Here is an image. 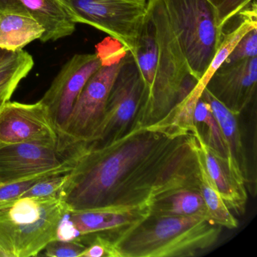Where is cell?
Here are the masks:
<instances>
[{"label": "cell", "mask_w": 257, "mask_h": 257, "mask_svg": "<svg viewBox=\"0 0 257 257\" xmlns=\"http://www.w3.org/2000/svg\"><path fill=\"white\" fill-rule=\"evenodd\" d=\"M96 48L103 63L85 84L60 135L59 147L63 151L72 153L92 142L104 116L114 81L128 52L111 37Z\"/></svg>", "instance_id": "5b68a950"}, {"label": "cell", "mask_w": 257, "mask_h": 257, "mask_svg": "<svg viewBox=\"0 0 257 257\" xmlns=\"http://www.w3.org/2000/svg\"><path fill=\"white\" fill-rule=\"evenodd\" d=\"M84 149L69 153L37 143L0 146V183L70 172Z\"/></svg>", "instance_id": "9c48e42d"}, {"label": "cell", "mask_w": 257, "mask_h": 257, "mask_svg": "<svg viewBox=\"0 0 257 257\" xmlns=\"http://www.w3.org/2000/svg\"><path fill=\"white\" fill-rule=\"evenodd\" d=\"M192 134L172 138L135 125L126 135L80 153L61 195L70 210L136 206L181 188H199Z\"/></svg>", "instance_id": "6da1fadb"}, {"label": "cell", "mask_w": 257, "mask_h": 257, "mask_svg": "<svg viewBox=\"0 0 257 257\" xmlns=\"http://www.w3.org/2000/svg\"><path fill=\"white\" fill-rule=\"evenodd\" d=\"M203 91L197 84L186 98L177 102L162 119L148 127L172 138L193 133L198 129L194 118L195 106Z\"/></svg>", "instance_id": "d6986e66"}, {"label": "cell", "mask_w": 257, "mask_h": 257, "mask_svg": "<svg viewBox=\"0 0 257 257\" xmlns=\"http://www.w3.org/2000/svg\"><path fill=\"white\" fill-rule=\"evenodd\" d=\"M257 55V28L246 33L230 53L223 64H231Z\"/></svg>", "instance_id": "d4e9b609"}, {"label": "cell", "mask_w": 257, "mask_h": 257, "mask_svg": "<svg viewBox=\"0 0 257 257\" xmlns=\"http://www.w3.org/2000/svg\"><path fill=\"white\" fill-rule=\"evenodd\" d=\"M199 153V150H198ZM199 189L212 222L229 229L237 228L238 222L210 180L200 156Z\"/></svg>", "instance_id": "44dd1931"}, {"label": "cell", "mask_w": 257, "mask_h": 257, "mask_svg": "<svg viewBox=\"0 0 257 257\" xmlns=\"http://www.w3.org/2000/svg\"><path fill=\"white\" fill-rule=\"evenodd\" d=\"M210 4L216 6L219 10V22L221 27L225 25L244 11L248 7L255 3V0H207Z\"/></svg>", "instance_id": "484cf974"}, {"label": "cell", "mask_w": 257, "mask_h": 257, "mask_svg": "<svg viewBox=\"0 0 257 257\" xmlns=\"http://www.w3.org/2000/svg\"><path fill=\"white\" fill-rule=\"evenodd\" d=\"M192 135L196 138L203 165L213 186L230 210L243 214L247 202L243 174L231 168L228 159L219 156L204 143L198 129Z\"/></svg>", "instance_id": "5bb4252c"}, {"label": "cell", "mask_w": 257, "mask_h": 257, "mask_svg": "<svg viewBox=\"0 0 257 257\" xmlns=\"http://www.w3.org/2000/svg\"><path fill=\"white\" fill-rule=\"evenodd\" d=\"M151 204L70 210L66 218L76 237L100 234L112 240L150 216Z\"/></svg>", "instance_id": "4fadbf2b"}, {"label": "cell", "mask_w": 257, "mask_h": 257, "mask_svg": "<svg viewBox=\"0 0 257 257\" xmlns=\"http://www.w3.org/2000/svg\"><path fill=\"white\" fill-rule=\"evenodd\" d=\"M1 185H3V184H1V183H0V186H1Z\"/></svg>", "instance_id": "f546056e"}, {"label": "cell", "mask_w": 257, "mask_h": 257, "mask_svg": "<svg viewBox=\"0 0 257 257\" xmlns=\"http://www.w3.org/2000/svg\"><path fill=\"white\" fill-rule=\"evenodd\" d=\"M3 104H0V106H2Z\"/></svg>", "instance_id": "f1b7e54d"}, {"label": "cell", "mask_w": 257, "mask_h": 257, "mask_svg": "<svg viewBox=\"0 0 257 257\" xmlns=\"http://www.w3.org/2000/svg\"><path fill=\"white\" fill-rule=\"evenodd\" d=\"M7 12L28 15L43 25V43L65 38L76 31V24L58 0H0V14Z\"/></svg>", "instance_id": "9a60e30c"}, {"label": "cell", "mask_w": 257, "mask_h": 257, "mask_svg": "<svg viewBox=\"0 0 257 257\" xmlns=\"http://www.w3.org/2000/svg\"><path fill=\"white\" fill-rule=\"evenodd\" d=\"M201 97L210 104L219 123L228 149L229 163L231 168L241 172L246 180V183H249V168L237 118L239 115L227 109L206 88L203 91Z\"/></svg>", "instance_id": "2e32d148"}, {"label": "cell", "mask_w": 257, "mask_h": 257, "mask_svg": "<svg viewBox=\"0 0 257 257\" xmlns=\"http://www.w3.org/2000/svg\"><path fill=\"white\" fill-rule=\"evenodd\" d=\"M257 57L222 64L205 88L227 109L240 115L256 95Z\"/></svg>", "instance_id": "7c38bea8"}, {"label": "cell", "mask_w": 257, "mask_h": 257, "mask_svg": "<svg viewBox=\"0 0 257 257\" xmlns=\"http://www.w3.org/2000/svg\"><path fill=\"white\" fill-rule=\"evenodd\" d=\"M13 53H14V52H9V51L0 49V64L4 62L7 58H10Z\"/></svg>", "instance_id": "83f0119b"}, {"label": "cell", "mask_w": 257, "mask_h": 257, "mask_svg": "<svg viewBox=\"0 0 257 257\" xmlns=\"http://www.w3.org/2000/svg\"><path fill=\"white\" fill-rule=\"evenodd\" d=\"M50 177V176H49ZM47 177H39L0 186V202L19 198L29 190L36 183Z\"/></svg>", "instance_id": "4316f807"}, {"label": "cell", "mask_w": 257, "mask_h": 257, "mask_svg": "<svg viewBox=\"0 0 257 257\" xmlns=\"http://www.w3.org/2000/svg\"><path fill=\"white\" fill-rule=\"evenodd\" d=\"M144 83L138 65L127 52L109 93L104 116L89 145L112 142L130 132L141 107Z\"/></svg>", "instance_id": "ba28073f"}, {"label": "cell", "mask_w": 257, "mask_h": 257, "mask_svg": "<svg viewBox=\"0 0 257 257\" xmlns=\"http://www.w3.org/2000/svg\"><path fill=\"white\" fill-rule=\"evenodd\" d=\"M70 172L45 177L21 197L61 198L68 183Z\"/></svg>", "instance_id": "603a6c76"}, {"label": "cell", "mask_w": 257, "mask_h": 257, "mask_svg": "<svg viewBox=\"0 0 257 257\" xmlns=\"http://www.w3.org/2000/svg\"><path fill=\"white\" fill-rule=\"evenodd\" d=\"M32 55L26 51L14 52L0 64V104L9 101L20 82L34 67Z\"/></svg>", "instance_id": "ffe728a7"}, {"label": "cell", "mask_w": 257, "mask_h": 257, "mask_svg": "<svg viewBox=\"0 0 257 257\" xmlns=\"http://www.w3.org/2000/svg\"><path fill=\"white\" fill-rule=\"evenodd\" d=\"M75 23L89 25L121 43L130 53L147 17L146 0H58Z\"/></svg>", "instance_id": "52a82bcc"}, {"label": "cell", "mask_w": 257, "mask_h": 257, "mask_svg": "<svg viewBox=\"0 0 257 257\" xmlns=\"http://www.w3.org/2000/svg\"><path fill=\"white\" fill-rule=\"evenodd\" d=\"M191 75L199 82L224 34L219 10L207 0H165Z\"/></svg>", "instance_id": "8992f818"}, {"label": "cell", "mask_w": 257, "mask_h": 257, "mask_svg": "<svg viewBox=\"0 0 257 257\" xmlns=\"http://www.w3.org/2000/svg\"><path fill=\"white\" fill-rule=\"evenodd\" d=\"M146 1H147V0H146Z\"/></svg>", "instance_id": "4dcf8cb0"}, {"label": "cell", "mask_w": 257, "mask_h": 257, "mask_svg": "<svg viewBox=\"0 0 257 257\" xmlns=\"http://www.w3.org/2000/svg\"><path fill=\"white\" fill-rule=\"evenodd\" d=\"M45 28L34 18L22 13L0 14V49L16 52L37 40H41Z\"/></svg>", "instance_id": "e0dca14e"}, {"label": "cell", "mask_w": 257, "mask_h": 257, "mask_svg": "<svg viewBox=\"0 0 257 257\" xmlns=\"http://www.w3.org/2000/svg\"><path fill=\"white\" fill-rule=\"evenodd\" d=\"M222 228L199 216L150 214L115 238L107 240L112 257L195 256L215 245Z\"/></svg>", "instance_id": "7a4b0ae2"}, {"label": "cell", "mask_w": 257, "mask_h": 257, "mask_svg": "<svg viewBox=\"0 0 257 257\" xmlns=\"http://www.w3.org/2000/svg\"><path fill=\"white\" fill-rule=\"evenodd\" d=\"M147 14L154 28L158 59L151 91L140 107L134 124L143 127L162 119L198 83L189 71L165 0H147Z\"/></svg>", "instance_id": "3957f363"}, {"label": "cell", "mask_w": 257, "mask_h": 257, "mask_svg": "<svg viewBox=\"0 0 257 257\" xmlns=\"http://www.w3.org/2000/svg\"><path fill=\"white\" fill-rule=\"evenodd\" d=\"M102 63L97 52L75 55L63 66L40 100L47 106L59 136L81 91Z\"/></svg>", "instance_id": "8fae6325"}, {"label": "cell", "mask_w": 257, "mask_h": 257, "mask_svg": "<svg viewBox=\"0 0 257 257\" xmlns=\"http://www.w3.org/2000/svg\"><path fill=\"white\" fill-rule=\"evenodd\" d=\"M87 245L79 237L70 240L55 239L46 245L43 255L50 257H81Z\"/></svg>", "instance_id": "cb8c5ba5"}, {"label": "cell", "mask_w": 257, "mask_h": 257, "mask_svg": "<svg viewBox=\"0 0 257 257\" xmlns=\"http://www.w3.org/2000/svg\"><path fill=\"white\" fill-rule=\"evenodd\" d=\"M56 197H19L0 202V257L37 256L58 239L68 213Z\"/></svg>", "instance_id": "277c9868"}, {"label": "cell", "mask_w": 257, "mask_h": 257, "mask_svg": "<svg viewBox=\"0 0 257 257\" xmlns=\"http://www.w3.org/2000/svg\"><path fill=\"white\" fill-rule=\"evenodd\" d=\"M21 143L59 147L58 131L41 100L34 103L9 100L0 106V146Z\"/></svg>", "instance_id": "30bf717a"}, {"label": "cell", "mask_w": 257, "mask_h": 257, "mask_svg": "<svg viewBox=\"0 0 257 257\" xmlns=\"http://www.w3.org/2000/svg\"><path fill=\"white\" fill-rule=\"evenodd\" d=\"M150 208V214L155 216H199L210 220L199 188H181L165 194L155 199Z\"/></svg>", "instance_id": "ac0fdd59"}, {"label": "cell", "mask_w": 257, "mask_h": 257, "mask_svg": "<svg viewBox=\"0 0 257 257\" xmlns=\"http://www.w3.org/2000/svg\"><path fill=\"white\" fill-rule=\"evenodd\" d=\"M196 125L201 124L205 132L201 134L204 143L210 149L229 161L228 149L222 136L219 123L212 111L210 104L201 97L195 106L194 113Z\"/></svg>", "instance_id": "7402d4cb"}]
</instances>
